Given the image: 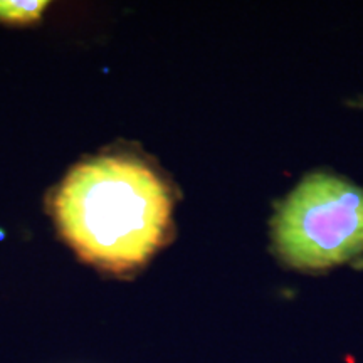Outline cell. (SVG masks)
I'll use <instances>...</instances> for the list:
<instances>
[{
  "instance_id": "cell-1",
  "label": "cell",
  "mask_w": 363,
  "mask_h": 363,
  "mask_svg": "<svg viewBox=\"0 0 363 363\" xmlns=\"http://www.w3.org/2000/svg\"><path fill=\"white\" fill-rule=\"evenodd\" d=\"M56 216L84 259L120 271L143 262L162 242L170 199L143 163L99 157L67 175L56 197Z\"/></svg>"
},
{
  "instance_id": "cell-2",
  "label": "cell",
  "mask_w": 363,
  "mask_h": 363,
  "mask_svg": "<svg viewBox=\"0 0 363 363\" xmlns=\"http://www.w3.org/2000/svg\"><path fill=\"white\" fill-rule=\"evenodd\" d=\"M281 256L303 269H325L363 252V190L338 177H306L274 220Z\"/></svg>"
},
{
  "instance_id": "cell-3",
  "label": "cell",
  "mask_w": 363,
  "mask_h": 363,
  "mask_svg": "<svg viewBox=\"0 0 363 363\" xmlns=\"http://www.w3.org/2000/svg\"><path fill=\"white\" fill-rule=\"evenodd\" d=\"M45 2H0V17L6 21H33Z\"/></svg>"
}]
</instances>
